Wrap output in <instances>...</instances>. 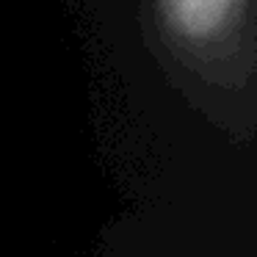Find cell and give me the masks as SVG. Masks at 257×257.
Wrapping results in <instances>:
<instances>
[{"instance_id": "1", "label": "cell", "mask_w": 257, "mask_h": 257, "mask_svg": "<svg viewBox=\"0 0 257 257\" xmlns=\"http://www.w3.org/2000/svg\"><path fill=\"white\" fill-rule=\"evenodd\" d=\"M166 34L185 47L221 45L240 25L246 0H155Z\"/></svg>"}]
</instances>
